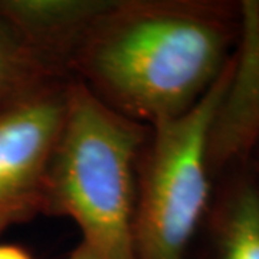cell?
Returning <instances> with one entry per match:
<instances>
[{
	"label": "cell",
	"instance_id": "6da1fadb",
	"mask_svg": "<svg viewBox=\"0 0 259 259\" xmlns=\"http://www.w3.org/2000/svg\"><path fill=\"white\" fill-rule=\"evenodd\" d=\"M241 32V2L110 0L68 75L114 111L151 127L203 98Z\"/></svg>",
	"mask_w": 259,
	"mask_h": 259
},
{
	"label": "cell",
	"instance_id": "7a4b0ae2",
	"mask_svg": "<svg viewBox=\"0 0 259 259\" xmlns=\"http://www.w3.org/2000/svg\"><path fill=\"white\" fill-rule=\"evenodd\" d=\"M150 127L121 115L71 78L44 212L68 218L101 259H136L139 166Z\"/></svg>",
	"mask_w": 259,
	"mask_h": 259
},
{
	"label": "cell",
	"instance_id": "3957f363",
	"mask_svg": "<svg viewBox=\"0 0 259 259\" xmlns=\"http://www.w3.org/2000/svg\"><path fill=\"white\" fill-rule=\"evenodd\" d=\"M233 71L235 54L193 108L150 127L139 166L136 259H185L209 209V137Z\"/></svg>",
	"mask_w": 259,
	"mask_h": 259
},
{
	"label": "cell",
	"instance_id": "277c9868",
	"mask_svg": "<svg viewBox=\"0 0 259 259\" xmlns=\"http://www.w3.org/2000/svg\"><path fill=\"white\" fill-rule=\"evenodd\" d=\"M69 81L48 83L0 112V233L44 212Z\"/></svg>",
	"mask_w": 259,
	"mask_h": 259
},
{
	"label": "cell",
	"instance_id": "5b68a950",
	"mask_svg": "<svg viewBox=\"0 0 259 259\" xmlns=\"http://www.w3.org/2000/svg\"><path fill=\"white\" fill-rule=\"evenodd\" d=\"M242 32L235 71L209 137L212 179L229 167H243L259 146V2L243 0Z\"/></svg>",
	"mask_w": 259,
	"mask_h": 259
},
{
	"label": "cell",
	"instance_id": "8992f818",
	"mask_svg": "<svg viewBox=\"0 0 259 259\" xmlns=\"http://www.w3.org/2000/svg\"><path fill=\"white\" fill-rule=\"evenodd\" d=\"M110 0H0L9 19L37 55L59 74Z\"/></svg>",
	"mask_w": 259,
	"mask_h": 259
},
{
	"label": "cell",
	"instance_id": "52a82bcc",
	"mask_svg": "<svg viewBox=\"0 0 259 259\" xmlns=\"http://www.w3.org/2000/svg\"><path fill=\"white\" fill-rule=\"evenodd\" d=\"M246 167L232 171L210 212L216 259H259V186Z\"/></svg>",
	"mask_w": 259,
	"mask_h": 259
},
{
	"label": "cell",
	"instance_id": "ba28073f",
	"mask_svg": "<svg viewBox=\"0 0 259 259\" xmlns=\"http://www.w3.org/2000/svg\"><path fill=\"white\" fill-rule=\"evenodd\" d=\"M66 78L37 55L0 12V112L48 83Z\"/></svg>",
	"mask_w": 259,
	"mask_h": 259
},
{
	"label": "cell",
	"instance_id": "9c48e42d",
	"mask_svg": "<svg viewBox=\"0 0 259 259\" xmlns=\"http://www.w3.org/2000/svg\"><path fill=\"white\" fill-rule=\"evenodd\" d=\"M0 259H35L28 250L18 245L0 243Z\"/></svg>",
	"mask_w": 259,
	"mask_h": 259
},
{
	"label": "cell",
	"instance_id": "30bf717a",
	"mask_svg": "<svg viewBox=\"0 0 259 259\" xmlns=\"http://www.w3.org/2000/svg\"><path fill=\"white\" fill-rule=\"evenodd\" d=\"M66 259H101L88 245L81 242Z\"/></svg>",
	"mask_w": 259,
	"mask_h": 259
},
{
	"label": "cell",
	"instance_id": "8fae6325",
	"mask_svg": "<svg viewBox=\"0 0 259 259\" xmlns=\"http://www.w3.org/2000/svg\"><path fill=\"white\" fill-rule=\"evenodd\" d=\"M255 176H256V182H258V186H259V164H258V171L255 173Z\"/></svg>",
	"mask_w": 259,
	"mask_h": 259
}]
</instances>
